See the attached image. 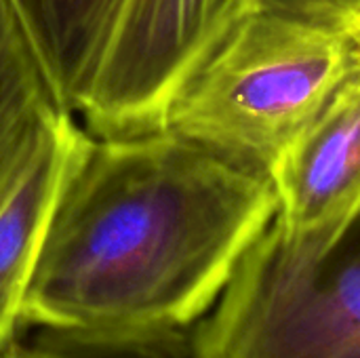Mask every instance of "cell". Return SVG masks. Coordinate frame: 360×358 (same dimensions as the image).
Segmentation results:
<instances>
[{
  "mask_svg": "<svg viewBox=\"0 0 360 358\" xmlns=\"http://www.w3.org/2000/svg\"><path fill=\"white\" fill-rule=\"evenodd\" d=\"M360 76V0H253L175 93L162 129L270 177Z\"/></svg>",
  "mask_w": 360,
  "mask_h": 358,
  "instance_id": "obj_2",
  "label": "cell"
},
{
  "mask_svg": "<svg viewBox=\"0 0 360 358\" xmlns=\"http://www.w3.org/2000/svg\"><path fill=\"white\" fill-rule=\"evenodd\" d=\"M63 106L76 110L122 0H8Z\"/></svg>",
  "mask_w": 360,
  "mask_h": 358,
  "instance_id": "obj_8",
  "label": "cell"
},
{
  "mask_svg": "<svg viewBox=\"0 0 360 358\" xmlns=\"http://www.w3.org/2000/svg\"><path fill=\"white\" fill-rule=\"evenodd\" d=\"M188 340L194 358H360V209L329 232L274 219Z\"/></svg>",
  "mask_w": 360,
  "mask_h": 358,
  "instance_id": "obj_3",
  "label": "cell"
},
{
  "mask_svg": "<svg viewBox=\"0 0 360 358\" xmlns=\"http://www.w3.org/2000/svg\"><path fill=\"white\" fill-rule=\"evenodd\" d=\"M276 224L293 234L329 232L360 209V76L270 173Z\"/></svg>",
  "mask_w": 360,
  "mask_h": 358,
  "instance_id": "obj_5",
  "label": "cell"
},
{
  "mask_svg": "<svg viewBox=\"0 0 360 358\" xmlns=\"http://www.w3.org/2000/svg\"><path fill=\"white\" fill-rule=\"evenodd\" d=\"M0 358H194L188 331H65L25 327Z\"/></svg>",
  "mask_w": 360,
  "mask_h": 358,
  "instance_id": "obj_9",
  "label": "cell"
},
{
  "mask_svg": "<svg viewBox=\"0 0 360 358\" xmlns=\"http://www.w3.org/2000/svg\"><path fill=\"white\" fill-rule=\"evenodd\" d=\"M68 114L17 13L0 0V209L46 131Z\"/></svg>",
  "mask_w": 360,
  "mask_h": 358,
  "instance_id": "obj_7",
  "label": "cell"
},
{
  "mask_svg": "<svg viewBox=\"0 0 360 358\" xmlns=\"http://www.w3.org/2000/svg\"><path fill=\"white\" fill-rule=\"evenodd\" d=\"M76 116L57 120L0 209V352L19 331L21 302L61 179Z\"/></svg>",
  "mask_w": 360,
  "mask_h": 358,
  "instance_id": "obj_6",
  "label": "cell"
},
{
  "mask_svg": "<svg viewBox=\"0 0 360 358\" xmlns=\"http://www.w3.org/2000/svg\"><path fill=\"white\" fill-rule=\"evenodd\" d=\"M253 0H122L76 110L97 135L162 129L167 110L209 49Z\"/></svg>",
  "mask_w": 360,
  "mask_h": 358,
  "instance_id": "obj_4",
  "label": "cell"
},
{
  "mask_svg": "<svg viewBox=\"0 0 360 358\" xmlns=\"http://www.w3.org/2000/svg\"><path fill=\"white\" fill-rule=\"evenodd\" d=\"M276 215L268 175L194 139L76 120L19 329L190 331Z\"/></svg>",
  "mask_w": 360,
  "mask_h": 358,
  "instance_id": "obj_1",
  "label": "cell"
}]
</instances>
